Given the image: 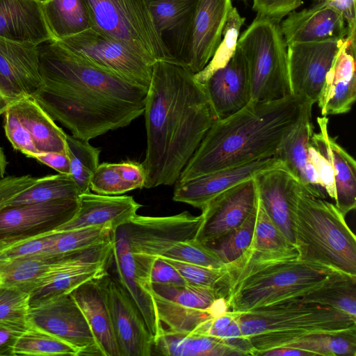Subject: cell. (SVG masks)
<instances>
[{
    "instance_id": "1",
    "label": "cell",
    "mask_w": 356,
    "mask_h": 356,
    "mask_svg": "<svg viewBox=\"0 0 356 356\" xmlns=\"http://www.w3.org/2000/svg\"><path fill=\"white\" fill-rule=\"evenodd\" d=\"M38 48L43 86L32 97L73 136L89 141L143 114L147 88L90 64L56 40Z\"/></svg>"
},
{
    "instance_id": "2",
    "label": "cell",
    "mask_w": 356,
    "mask_h": 356,
    "mask_svg": "<svg viewBox=\"0 0 356 356\" xmlns=\"http://www.w3.org/2000/svg\"><path fill=\"white\" fill-rule=\"evenodd\" d=\"M143 114L145 187L172 185L217 117L195 74L167 60L153 65Z\"/></svg>"
},
{
    "instance_id": "3",
    "label": "cell",
    "mask_w": 356,
    "mask_h": 356,
    "mask_svg": "<svg viewBox=\"0 0 356 356\" xmlns=\"http://www.w3.org/2000/svg\"><path fill=\"white\" fill-rule=\"evenodd\" d=\"M309 104L293 95L271 102L251 100L234 114L216 120L177 181L273 156Z\"/></svg>"
},
{
    "instance_id": "4",
    "label": "cell",
    "mask_w": 356,
    "mask_h": 356,
    "mask_svg": "<svg viewBox=\"0 0 356 356\" xmlns=\"http://www.w3.org/2000/svg\"><path fill=\"white\" fill-rule=\"evenodd\" d=\"M298 254H265L248 249L225 266L216 286L229 311L245 313L302 298L323 284L334 273L305 263Z\"/></svg>"
},
{
    "instance_id": "5",
    "label": "cell",
    "mask_w": 356,
    "mask_h": 356,
    "mask_svg": "<svg viewBox=\"0 0 356 356\" xmlns=\"http://www.w3.org/2000/svg\"><path fill=\"white\" fill-rule=\"evenodd\" d=\"M242 334L258 356L261 352L287 346L311 334L356 329V317L334 308L297 300L237 314Z\"/></svg>"
},
{
    "instance_id": "6",
    "label": "cell",
    "mask_w": 356,
    "mask_h": 356,
    "mask_svg": "<svg viewBox=\"0 0 356 356\" xmlns=\"http://www.w3.org/2000/svg\"><path fill=\"white\" fill-rule=\"evenodd\" d=\"M294 245L305 263L356 276V238L337 207L304 191L294 220Z\"/></svg>"
},
{
    "instance_id": "7",
    "label": "cell",
    "mask_w": 356,
    "mask_h": 356,
    "mask_svg": "<svg viewBox=\"0 0 356 356\" xmlns=\"http://www.w3.org/2000/svg\"><path fill=\"white\" fill-rule=\"evenodd\" d=\"M201 222V215L185 211L160 217L136 214L122 227L136 258L161 257L209 268L223 267L225 264L214 252L195 241Z\"/></svg>"
},
{
    "instance_id": "8",
    "label": "cell",
    "mask_w": 356,
    "mask_h": 356,
    "mask_svg": "<svg viewBox=\"0 0 356 356\" xmlns=\"http://www.w3.org/2000/svg\"><path fill=\"white\" fill-rule=\"evenodd\" d=\"M248 66L252 100L271 102L291 95L287 47L280 22L257 15L238 38Z\"/></svg>"
},
{
    "instance_id": "9",
    "label": "cell",
    "mask_w": 356,
    "mask_h": 356,
    "mask_svg": "<svg viewBox=\"0 0 356 356\" xmlns=\"http://www.w3.org/2000/svg\"><path fill=\"white\" fill-rule=\"evenodd\" d=\"M93 26L122 42L153 65L168 61L148 0H85Z\"/></svg>"
},
{
    "instance_id": "10",
    "label": "cell",
    "mask_w": 356,
    "mask_h": 356,
    "mask_svg": "<svg viewBox=\"0 0 356 356\" xmlns=\"http://www.w3.org/2000/svg\"><path fill=\"white\" fill-rule=\"evenodd\" d=\"M112 254L113 238L56 257L30 291V306L70 293L82 284L104 275Z\"/></svg>"
},
{
    "instance_id": "11",
    "label": "cell",
    "mask_w": 356,
    "mask_h": 356,
    "mask_svg": "<svg viewBox=\"0 0 356 356\" xmlns=\"http://www.w3.org/2000/svg\"><path fill=\"white\" fill-rule=\"evenodd\" d=\"M57 41L90 64L134 84L148 88L153 65L124 43L99 29L92 26Z\"/></svg>"
},
{
    "instance_id": "12",
    "label": "cell",
    "mask_w": 356,
    "mask_h": 356,
    "mask_svg": "<svg viewBox=\"0 0 356 356\" xmlns=\"http://www.w3.org/2000/svg\"><path fill=\"white\" fill-rule=\"evenodd\" d=\"M147 290L163 329L185 334L191 333L200 324L212 318L208 309L220 298L214 288L188 283L151 284Z\"/></svg>"
},
{
    "instance_id": "13",
    "label": "cell",
    "mask_w": 356,
    "mask_h": 356,
    "mask_svg": "<svg viewBox=\"0 0 356 356\" xmlns=\"http://www.w3.org/2000/svg\"><path fill=\"white\" fill-rule=\"evenodd\" d=\"M27 321L29 325L74 347L79 356H103L84 315L70 293L30 306Z\"/></svg>"
},
{
    "instance_id": "14",
    "label": "cell",
    "mask_w": 356,
    "mask_h": 356,
    "mask_svg": "<svg viewBox=\"0 0 356 356\" xmlns=\"http://www.w3.org/2000/svg\"><path fill=\"white\" fill-rule=\"evenodd\" d=\"M96 282L109 312L120 356L152 355L154 338L131 296L109 270Z\"/></svg>"
},
{
    "instance_id": "15",
    "label": "cell",
    "mask_w": 356,
    "mask_h": 356,
    "mask_svg": "<svg viewBox=\"0 0 356 356\" xmlns=\"http://www.w3.org/2000/svg\"><path fill=\"white\" fill-rule=\"evenodd\" d=\"M78 198L7 207L0 211V243L54 232L71 220Z\"/></svg>"
},
{
    "instance_id": "16",
    "label": "cell",
    "mask_w": 356,
    "mask_h": 356,
    "mask_svg": "<svg viewBox=\"0 0 356 356\" xmlns=\"http://www.w3.org/2000/svg\"><path fill=\"white\" fill-rule=\"evenodd\" d=\"M344 39L287 47L291 95L312 104L317 102L325 76Z\"/></svg>"
},
{
    "instance_id": "17",
    "label": "cell",
    "mask_w": 356,
    "mask_h": 356,
    "mask_svg": "<svg viewBox=\"0 0 356 356\" xmlns=\"http://www.w3.org/2000/svg\"><path fill=\"white\" fill-rule=\"evenodd\" d=\"M258 194L254 178L218 195L202 210V222L195 236L201 244L213 241L241 225L256 208Z\"/></svg>"
},
{
    "instance_id": "18",
    "label": "cell",
    "mask_w": 356,
    "mask_h": 356,
    "mask_svg": "<svg viewBox=\"0 0 356 356\" xmlns=\"http://www.w3.org/2000/svg\"><path fill=\"white\" fill-rule=\"evenodd\" d=\"M273 168H284L283 163L271 156L222 168L184 181H176L173 200L202 209L211 200L257 174Z\"/></svg>"
},
{
    "instance_id": "19",
    "label": "cell",
    "mask_w": 356,
    "mask_h": 356,
    "mask_svg": "<svg viewBox=\"0 0 356 356\" xmlns=\"http://www.w3.org/2000/svg\"><path fill=\"white\" fill-rule=\"evenodd\" d=\"M43 86L38 46L0 36V88L11 102L33 97Z\"/></svg>"
},
{
    "instance_id": "20",
    "label": "cell",
    "mask_w": 356,
    "mask_h": 356,
    "mask_svg": "<svg viewBox=\"0 0 356 356\" xmlns=\"http://www.w3.org/2000/svg\"><path fill=\"white\" fill-rule=\"evenodd\" d=\"M254 179L259 200L266 212L282 234L294 245V220L298 200L302 193L309 191L284 168L263 171Z\"/></svg>"
},
{
    "instance_id": "21",
    "label": "cell",
    "mask_w": 356,
    "mask_h": 356,
    "mask_svg": "<svg viewBox=\"0 0 356 356\" xmlns=\"http://www.w3.org/2000/svg\"><path fill=\"white\" fill-rule=\"evenodd\" d=\"M197 81L202 85L218 120L234 114L252 100L247 63L238 45L225 66Z\"/></svg>"
},
{
    "instance_id": "22",
    "label": "cell",
    "mask_w": 356,
    "mask_h": 356,
    "mask_svg": "<svg viewBox=\"0 0 356 356\" xmlns=\"http://www.w3.org/2000/svg\"><path fill=\"white\" fill-rule=\"evenodd\" d=\"M148 1L155 27L167 50L168 61L187 67L192 24L198 0Z\"/></svg>"
},
{
    "instance_id": "23",
    "label": "cell",
    "mask_w": 356,
    "mask_h": 356,
    "mask_svg": "<svg viewBox=\"0 0 356 356\" xmlns=\"http://www.w3.org/2000/svg\"><path fill=\"white\" fill-rule=\"evenodd\" d=\"M280 22L286 47L294 44L343 40L348 29L343 15L324 1L293 10Z\"/></svg>"
},
{
    "instance_id": "24",
    "label": "cell",
    "mask_w": 356,
    "mask_h": 356,
    "mask_svg": "<svg viewBox=\"0 0 356 356\" xmlns=\"http://www.w3.org/2000/svg\"><path fill=\"white\" fill-rule=\"evenodd\" d=\"M232 0H198L194 13L189 60L193 73L202 71L216 51L230 10Z\"/></svg>"
},
{
    "instance_id": "25",
    "label": "cell",
    "mask_w": 356,
    "mask_h": 356,
    "mask_svg": "<svg viewBox=\"0 0 356 356\" xmlns=\"http://www.w3.org/2000/svg\"><path fill=\"white\" fill-rule=\"evenodd\" d=\"M355 99V41L346 37L325 76L316 102L322 116H327L349 112Z\"/></svg>"
},
{
    "instance_id": "26",
    "label": "cell",
    "mask_w": 356,
    "mask_h": 356,
    "mask_svg": "<svg viewBox=\"0 0 356 356\" xmlns=\"http://www.w3.org/2000/svg\"><path fill=\"white\" fill-rule=\"evenodd\" d=\"M110 266L114 272L113 275L140 310L154 341L162 333L163 327L159 321L152 294L145 287L138 272L122 226L118 227L113 236V254Z\"/></svg>"
},
{
    "instance_id": "27",
    "label": "cell",
    "mask_w": 356,
    "mask_h": 356,
    "mask_svg": "<svg viewBox=\"0 0 356 356\" xmlns=\"http://www.w3.org/2000/svg\"><path fill=\"white\" fill-rule=\"evenodd\" d=\"M74 216L54 232H63L99 225H111L116 230L129 222L142 207L131 196L104 195L90 191L78 197Z\"/></svg>"
},
{
    "instance_id": "28",
    "label": "cell",
    "mask_w": 356,
    "mask_h": 356,
    "mask_svg": "<svg viewBox=\"0 0 356 356\" xmlns=\"http://www.w3.org/2000/svg\"><path fill=\"white\" fill-rule=\"evenodd\" d=\"M312 104H309L297 127L285 138L273 156L314 196L324 198L316 172L309 156V146L314 133L311 121Z\"/></svg>"
},
{
    "instance_id": "29",
    "label": "cell",
    "mask_w": 356,
    "mask_h": 356,
    "mask_svg": "<svg viewBox=\"0 0 356 356\" xmlns=\"http://www.w3.org/2000/svg\"><path fill=\"white\" fill-rule=\"evenodd\" d=\"M0 36L37 46L54 40L37 0H0Z\"/></svg>"
},
{
    "instance_id": "30",
    "label": "cell",
    "mask_w": 356,
    "mask_h": 356,
    "mask_svg": "<svg viewBox=\"0 0 356 356\" xmlns=\"http://www.w3.org/2000/svg\"><path fill=\"white\" fill-rule=\"evenodd\" d=\"M327 116L317 118L320 131L313 133L311 142L330 160L334 173L335 206L345 216L356 207V163L328 133Z\"/></svg>"
},
{
    "instance_id": "31",
    "label": "cell",
    "mask_w": 356,
    "mask_h": 356,
    "mask_svg": "<svg viewBox=\"0 0 356 356\" xmlns=\"http://www.w3.org/2000/svg\"><path fill=\"white\" fill-rule=\"evenodd\" d=\"M95 338L103 356H120L109 312L96 282H86L71 293Z\"/></svg>"
},
{
    "instance_id": "32",
    "label": "cell",
    "mask_w": 356,
    "mask_h": 356,
    "mask_svg": "<svg viewBox=\"0 0 356 356\" xmlns=\"http://www.w3.org/2000/svg\"><path fill=\"white\" fill-rule=\"evenodd\" d=\"M11 105L30 134L38 154L67 152L66 133L32 97L13 102Z\"/></svg>"
},
{
    "instance_id": "33",
    "label": "cell",
    "mask_w": 356,
    "mask_h": 356,
    "mask_svg": "<svg viewBox=\"0 0 356 356\" xmlns=\"http://www.w3.org/2000/svg\"><path fill=\"white\" fill-rule=\"evenodd\" d=\"M153 354L167 356L240 355L218 338L175 332L164 329L154 341Z\"/></svg>"
},
{
    "instance_id": "34",
    "label": "cell",
    "mask_w": 356,
    "mask_h": 356,
    "mask_svg": "<svg viewBox=\"0 0 356 356\" xmlns=\"http://www.w3.org/2000/svg\"><path fill=\"white\" fill-rule=\"evenodd\" d=\"M43 13L54 40H61L93 26L85 0H47Z\"/></svg>"
},
{
    "instance_id": "35",
    "label": "cell",
    "mask_w": 356,
    "mask_h": 356,
    "mask_svg": "<svg viewBox=\"0 0 356 356\" xmlns=\"http://www.w3.org/2000/svg\"><path fill=\"white\" fill-rule=\"evenodd\" d=\"M296 300L334 308L356 317V276L336 272L323 284Z\"/></svg>"
},
{
    "instance_id": "36",
    "label": "cell",
    "mask_w": 356,
    "mask_h": 356,
    "mask_svg": "<svg viewBox=\"0 0 356 356\" xmlns=\"http://www.w3.org/2000/svg\"><path fill=\"white\" fill-rule=\"evenodd\" d=\"M81 194L70 175L58 173L38 178L32 186L10 200L8 207L56 200L76 199Z\"/></svg>"
},
{
    "instance_id": "37",
    "label": "cell",
    "mask_w": 356,
    "mask_h": 356,
    "mask_svg": "<svg viewBox=\"0 0 356 356\" xmlns=\"http://www.w3.org/2000/svg\"><path fill=\"white\" fill-rule=\"evenodd\" d=\"M56 257L0 259V287H15L30 293Z\"/></svg>"
},
{
    "instance_id": "38",
    "label": "cell",
    "mask_w": 356,
    "mask_h": 356,
    "mask_svg": "<svg viewBox=\"0 0 356 356\" xmlns=\"http://www.w3.org/2000/svg\"><path fill=\"white\" fill-rule=\"evenodd\" d=\"M248 248L265 254L298 253L295 245L286 239L271 220L259 197L253 237Z\"/></svg>"
},
{
    "instance_id": "39",
    "label": "cell",
    "mask_w": 356,
    "mask_h": 356,
    "mask_svg": "<svg viewBox=\"0 0 356 356\" xmlns=\"http://www.w3.org/2000/svg\"><path fill=\"white\" fill-rule=\"evenodd\" d=\"M67 152L70 159V175L81 193L90 191V180L99 165L100 149L66 134Z\"/></svg>"
},
{
    "instance_id": "40",
    "label": "cell",
    "mask_w": 356,
    "mask_h": 356,
    "mask_svg": "<svg viewBox=\"0 0 356 356\" xmlns=\"http://www.w3.org/2000/svg\"><path fill=\"white\" fill-rule=\"evenodd\" d=\"M287 347L309 351L314 355L355 356L356 329L338 333L308 335Z\"/></svg>"
},
{
    "instance_id": "41",
    "label": "cell",
    "mask_w": 356,
    "mask_h": 356,
    "mask_svg": "<svg viewBox=\"0 0 356 356\" xmlns=\"http://www.w3.org/2000/svg\"><path fill=\"white\" fill-rule=\"evenodd\" d=\"M17 355L79 356V353L74 347L59 338L29 325L14 346L13 356Z\"/></svg>"
},
{
    "instance_id": "42",
    "label": "cell",
    "mask_w": 356,
    "mask_h": 356,
    "mask_svg": "<svg viewBox=\"0 0 356 356\" xmlns=\"http://www.w3.org/2000/svg\"><path fill=\"white\" fill-rule=\"evenodd\" d=\"M258 203V202H257ZM257 206L238 227L206 244L227 264L238 259L250 247L254 233Z\"/></svg>"
},
{
    "instance_id": "43",
    "label": "cell",
    "mask_w": 356,
    "mask_h": 356,
    "mask_svg": "<svg viewBox=\"0 0 356 356\" xmlns=\"http://www.w3.org/2000/svg\"><path fill=\"white\" fill-rule=\"evenodd\" d=\"M245 21V18L241 17L236 8L233 6L222 31V38L209 63L202 71L195 74L197 80L204 79L229 61L236 50L240 30Z\"/></svg>"
},
{
    "instance_id": "44",
    "label": "cell",
    "mask_w": 356,
    "mask_h": 356,
    "mask_svg": "<svg viewBox=\"0 0 356 356\" xmlns=\"http://www.w3.org/2000/svg\"><path fill=\"white\" fill-rule=\"evenodd\" d=\"M56 232H51L37 236L0 243V259H24L42 257L52 245Z\"/></svg>"
},
{
    "instance_id": "45",
    "label": "cell",
    "mask_w": 356,
    "mask_h": 356,
    "mask_svg": "<svg viewBox=\"0 0 356 356\" xmlns=\"http://www.w3.org/2000/svg\"><path fill=\"white\" fill-rule=\"evenodd\" d=\"M3 114L5 134L13 148L27 157L35 159L39 154L30 134L20 121L11 104Z\"/></svg>"
},
{
    "instance_id": "46",
    "label": "cell",
    "mask_w": 356,
    "mask_h": 356,
    "mask_svg": "<svg viewBox=\"0 0 356 356\" xmlns=\"http://www.w3.org/2000/svg\"><path fill=\"white\" fill-rule=\"evenodd\" d=\"M90 190L104 195H120L129 191L117 168V163L99 164L90 180Z\"/></svg>"
},
{
    "instance_id": "47",
    "label": "cell",
    "mask_w": 356,
    "mask_h": 356,
    "mask_svg": "<svg viewBox=\"0 0 356 356\" xmlns=\"http://www.w3.org/2000/svg\"><path fill=\"white\" fill-rule=\"evenodd\" d=\"M29 293L15 287H0V321H27Z\"/></svg>"
},
{
    "instance_id": "48",
    "label": "cell",
    "mask_w": 356,
    "mask_h": 356,
    "mask_svg": "<svg viewBox=\"0 0 356 356\" xmlns=\"http://www.w3.org/2000/svg\"><path fill=\"white\" fill-rule=\"evenodd\" d=\"M162 259L171 264L187 283L194 285L216 289L225 273V266L221 268H209L165 258Z\"/></svg>"
},
{
    "instance_id": "49",
    "label": "cell",
    "mask_w": 356,
    "mask_h": 356,
    "mask_svg": "<svg viewBox=\"0 0 356 356\" xmlns=\"http://www.w3.org/2000/svg\"><path fill=\"white\" fill-rule=\"evenodd\" d=\"M309 156L316 172L321 187L327 192L331 198L335 200L334 173L332 163L328 156L311 142V139Z\"/></svg>"
},
{
    "instance_id": "50",
    "label": "cell",
    "mask_w": 356,
    "mask_h": 356,
    "mask_svg": "<svg viewBox=\"0 0 356 356\" xmlns=\"http://www.w3.org/2000/svg\"><path fill=\"white\" fill-rule=\"evenodd\" d=\"M302 4V0H253L257 14L280 22L283 17Z\"/></svg>"
},
{
    "instance_id": "51",
    "label": "cell",
    "mask_w": 356,
    "mask_h": 356,
    "mask_svg": "<svg viewBox=\"0 0 356 356\" xmlns=\"http://www.w3.org/2000/svg\"><path fill=\"white\" fill-rule=\"evenodd\" d=\"M37 179L29 175L0 179V211L8 207L14 197L32 186Z\"/></svg>"
},
{
    "instance_id": "52",
    "label": "cell",
    "mask_w": 356,
    "mask_h": 356,
    "mask_svg": "<svg viewBox=\"0 0 356 356\" xmlns=\"http://www.w3.org/2000/svg\"><path fill=\"white\" fill-rule=\"evenodd\" d=\"M29 327L28 321H0V356H13L17 341Z\"/></svg>"
},
{
    "instance_id": "53",
    "label": "cell",
    "mask_w": 356,
    "mask_h": 356,
    "mask_svg": "<svg viewBox=\"0 0 356 356\" xmlns=\"http://www.w3.org/2000/svg\"><path fill=\"white\" fill-rule=\"evenodd\" d=\"M117 168L129 191L145 187V173L142 163L127 161L117 163Z\"/></svg>"
},
{
    "instance_id": "54",
    "label": "cell",
    "mask_w": 356,
    "mask_h": 356,
    "mask_svg": "<svg viewBox=\"0 0 356 356\" xmlns=\"http://www.w3.org/2000/svg\"><path fill=\"white\" fill-rule=\"evenodd\" d=\"M324 1L339 12L343 17L348 29L347 38L355 41V0H316Z\"/></svg>"
},
{
    "instance_id": "55",
    "label": "cell",
    "mask_w": 356,
    "mask_h": 356,
    "mask_svg": "<svg viewBox=\"0 0 356 356\" xmlns=\"http://www.w3.org/2000/svg\"><path fill=\"white\" fill-rule=\"evenodd\" d=\"M35 159L55 170L58 173L70 175V159L67 152H47L37 155Z\"/></svg>"
},
{
    "instance_id": "56",
    "label": "cell",
    "mask_w": 356,
    "mask_h": 356,
    "mask_svg": "<svg viewBox=\"0 0 356 356\" xmlns=\"http://www.w3.org/2000/svg\"><path fill=\"white\" fill-rule=\"evenodd\" d=\"M315 356L314 353L302 349L287 346L277 347L259 353L258 356Z\"/></svg>"
},
{
    "instance_id": "57",
    "label": "cell",
    "mask_w": 356,
    "mask_h": 356,
    "mask_svg": "<svg viewBox=\"0 0 356 356\" xmlns=\"http://www.w3.org/2000/svg\"><path fill=\"white\" fill-rule=\"evenodd\" d=\"M8 161L3 149L0 147V179L4 177Z\"/></svg>"
},
{
    "instance_id": "58",
    "label": "cell",
    "mask_w": 356,
    "mask_h": 356,
    "mask_svg": "<svg viewBox=\"0 0 356 356\" xmlns=\"http://www.w3.org/2000/svg\"><path fill=\"white\" fill-rule=\"evenodd\" d=\"M10 104L12 103L6 97L0 88V115L4 113Z\"/></svg>"
},
{
    "instance_id": "59",
    "label": "cell",
    "mask_w": 356,
    "mask_h": 356,
    "mask_svg": "<svg viewBox=\"0 0 356 356\" xmlns=\"http://www.w3.org/2000/svg\"><path fill=\"white\" fill-rule=\"evenodd\" d=\"M37 1H39V2H40V3H43V2H44V1H47V0H37Z\"/></svg>"
},
{
    "instance_id": "60",
    "label": "cell",
    "mask_w": 356,
    "mask_h": 356,
    "mask_svg": "<svg viewBox=\"0 0 356 356\" xmlns=\"http://www.w3.org/2000/svg\"><path fill=\"white\" fill-rule=\"evenodd\" d=\"M242 1H247V0H242Z\"/></svg>"
}]
</instances>
